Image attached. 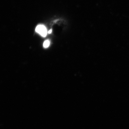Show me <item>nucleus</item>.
I'll return each mask as SVG.
<instances>
[{
	"label": "nucleus",
	"instance_id": "2",
	"mask_svg": "<svg viewBox=\"0 0 129 129\" xmlns=\"http://www.w3.org/2000/svg\"><path fill=\"white\" fill-rule=\"evenodd\" d=\"M50 41L49 40H47L45 41L44 42V44H43V46L45 48H47L50 45Z\"/></svg>",
	"mask_w": 129,
	"mask_h": 129
},
{
	"label": "nucleus",
	"instance_id": "1",
	"mask_svg": "<svg viewBox=\"0 0 129 129\" xmlns=\"http://www.w3.org/2000/svg\"><path fill=\"white\" fill-rule=\"evenodd\" d=\"M36 31L43 37H45L47 34V30L45 25L40 24L36 28Z\"/></svg>",
	"mask_w": 129,
	"mask_h": 129
},
{
	"label": "nucleus",
	"instance_id": "3",
	"mask_svg": "<svg viewBox=\"0 0 129 129\" xmlns=\"http://www.w3.org/2000/svg\"><path fill=\"white\" fill-rule=\"evenodd\" d=\"M52 29H50V30H49V31L48 32V34H51V33L52 32Z\"/></svg>",
	"mask_w": 129,
	"mask_h": 129
}]
</instances>
